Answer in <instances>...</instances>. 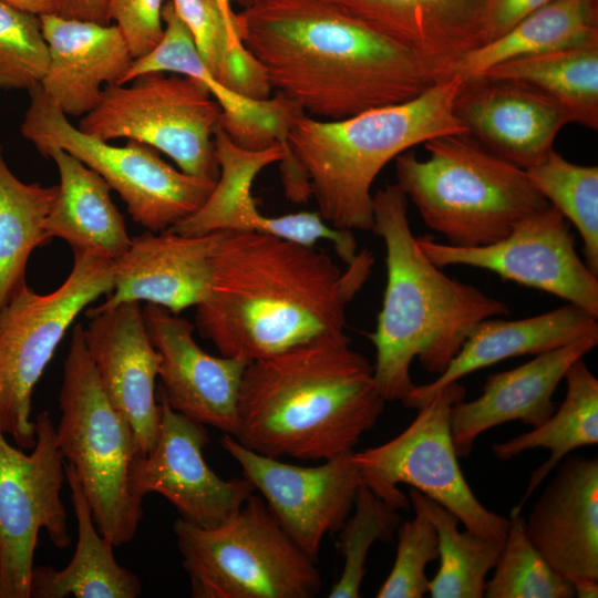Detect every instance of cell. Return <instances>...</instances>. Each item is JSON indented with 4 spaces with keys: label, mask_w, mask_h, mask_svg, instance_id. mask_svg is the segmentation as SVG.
<instances>
[{
    "label": "cell",
    "mask_w": 598,
    "mask_h": 598,
    "mask_svg": "<svg viewBox=\"0 0 598 598\" xmlns=\"http://www.w3.org/2000/svg\"><path fill=\"white\" fill-rule=\"evenodd\" d=\"M597 333V317L569 302L524 319H485L473 329L446 369L434 381L415 385L403 405L419 409L441 388L477 370L508 358L536 355Z\"/></svg>",
    "instance_id": "4316f807"
},
{
    "label": "cell",
    "mask_w": 598,
    "mask_h": 598,
    "mask_svg": "<svg viewBox=\"0 0 598 598\" xmlns=\"http://www.w3.org/2000/svg\"><path fill=\"white\" fill-rule=\"evenodd\" d=\"M58 186L27 184L9 168L0 145V309L23 286L33 250L50 239L45 220Z\"/></svg>",
    "instance_id": "d6a6232c"
},
{
    "label": "cell",
    "mask_w": 598,
    "mask_h": 598,
    "mask_svg": "<svg viewBox=\"0 0 598 598\" xmlns=\"http://www.w3.org/2000/svg\"><path fill=\"white\" fill-rule=\"evenodd\" d=\"M221 109L198 81L166 72L104 87L78 127L103 141L126 138L158 150L189 175L217 181L214 133Z\"/></svg>",
    "instance_id": "7c38bea8"
},
{
    "label": "cell",
    "mask_w": 598,
    "mask_h": 598,
    "mask_svg": "<svg viewBox=\"0 0 598 598\" xmlns=\"http://www.w3.org/2000/svg\"><path fill=\"white\" fill-rule=\"evenodd\" d=\"M146 330L159 354L162 395L177 413L234 435L237 405L247 362L212 355L195 341V326L169 310L147 303Z\"/></svg>",
    "instance_id": "e0dca14e"
},
{
    "label": "cell",
    "mask_w": 598,
    "mask_h": 598,
    "mask_svg": "<svg viewBox=\"0 0 598 598\" xmlns=\"http://www.w3.org/2000/svg\"><path fill=\"white\" fill-rule=\"evenodd\" d=\"M22 136L43 154L61 148L97 173L126 205L132 220L146 230H168L200 208L216 181L197 177L166 163L154 148L133 141L124 146L82 132L45 95L28 91Z\"/></svg>",
    "instance_id": "30bf717a"
},
{
    "label": "cell",
    "mask_w": 598,
    "mask_h": 598,
    "mask_svg": "<svg viewBox=\"0 0 598 598\" xmlns=\"http://www.w3.org/2000/svg\"><path fill=\"white\" fill-rule=\"evenodd\" d=\"M395 158L396 185L424 224L455 247L487 246L550 205L524 169L484 148L468 134L444 135Z\"/></svg>",
    "instance_id": "8992f818"
},
{
    "label": "cell",
    "mask_w": 598,
    "mask_h": 598,
    "mask_svg": "<svg viewBox=\"0 0 598 598\" xmlns=\"http://www.w3.org/2000/svg\"><path fill=\"white\" fill-rule=\"evenodd\" d=\"M411 505L420 508L434 525L439 539L440 567L429 580L432 598H482L486 577L494 568L503 542L460 532L458 517L415 488L409 491Z\"/></svg>",
    "instance_id": "836d02e7"
},
{
    "label": "cell",
    "mask_w": 598,
    "mask_h": 598,
    "mask_svg": "<svg viewBox=\"0 0 598 598\" xmlns=\"http://www.w3.org/2000/svg\"><path fill=\"white\" fill-rule=\"evenodd\" d=\"M350 14L412 53L434 83L482 44L485 0H339Z\"/></svg>",
    "instance_id": "603a6c76"
},
{
    "label": "cell",
    "mask_w": 598,
    "mask_h": 598,
    "mask_svg": "<svg viewBox=\"0 0 598 598\" xmlns=\"http://www.w3.org/2000/svg\"><path fill=\"white\" fill-rule=\"evenodd\" d=\"M114 288V261L73 252L66 279L49 293L23 286L0 309V429L18 447L35 444L32 394L78 316Z\"/></svg>",
    "instance_id": "9c48e42d"
},
{
    "label": "cell",
    "mask_w": 598,
    "mask_h": 598,
    "mask_svg": "<svg viewBox=\"0 0 598 598\" xmlns=\"http://www.w3.org/2000/svg\"><path fill=\"white\" fill-rule=\"evenodd\" d=\"M372 231L384 241L386 283L375 330L374 382L385 401L406 400L414 389L410 369L441 374L483 320L509 313L501 300L445 275L420 249L401 188L373 194Z\"/></svg>",
    "instance_id": "277c9868"
},
{
    "label": "cell",
    "mask_w": 598,
    "mask_h": 598,
    "mask_svg": "<svg viewBox=\"0 0 598 598\" xmlns=\"http://www.w3.org/2000/svg\"><path fill=\"white\" fill-rule=\"evenodd\" d=\"M367 249L341 270L315 247L247 230H223L196 327L221 355L247 363L343 334L346 310L371 275Z\"/></svg>",
    "instance_id": "6da1fadb"
},
{
    "label": "cell",
    "mask_w": 598,
    "mask_h": 598,
    "mask_svg": "<svg viewBox=\"0 0 598 598\" xmlns=\"http://www.w3.org/2000/svg\"><path fill=\"white\" fill-rule=\"evenodd\" d=\"M458 75L430 85L420 95L336 121L306 114L291 124L288 156L306 173L318 213L331 226L372 230V185L392 159L425 142L468 134L454 113Z\"/></svg>",
    "instance_id": "5b68a950"
},
{
    "label": "cell",
    "mask_w": 598,
    "mask_h": 598,
    "mask_svg": "<svg viewBox=\"0 0 598 598\" xmlns=\"http://www.w3.org/2000/svg\"><path fill=\"white\" fill-rule=\"evenodd\" d=\"M216 2L230 29L238 34L236 27V16L231 8V0H216Z\"/></svg>",
    "instance_id": "bcb514c9"
},
{
    "label": "cell",
    "mask_w": 598,
    "mask_h": 598,
    "mask_svg": "<svg viewBox=\"0 0 598 598\" xmlns=\"http://www.w3.org/2000/svg\"><path fill=\"white\" fill-rule=\"evenodd\" d=\"M411 520L398 528V548L392 569L377 592L378 598H421L429 591L425 569L439 558L434 525L417 507Z\"/></svg>",
    "instance_id": "ab89813d"
},
{
    "label": "cell",
    "mask_w": 598,
    "mask_h": 598,
    "mask_svg": "<svg viewBox=\"0 0 598 598\" xmlns=\"http://www.w3.org/2000/svg\"><path fill=\"white\" fill-rule=\"evenodd\" d=\"M214 147L219 175L213 190L198 210L169 230L188 236L247 230L303 244L311 227L305 212L267 216L260 213L251 196L256 176L268 165L286 158L287 145L276 143L260 151L245 150L235 144L218 124Z\"/></svg>",
    "instance_id": "484cf974"
},
{
    "label": "cell",
    "mask_w": 598,
    "mask_h": 598,
    "mask_svg": "<svg viewBox=\"0 0 598 598\" xmlns=\"http://www.w3.org/2000/svg\"><path fill=\"white\" fill-rule=\"evenodd\" d=\"M173 532L193 597L311 598L322 587L316 559L296 545L255 494L217 526L178 518Z\"/></svg>",
    "instance_id": "ba28073f"
},
{
    "label": "cell",
    "mask_w": 598,
    "mask_h": 598,
    "mask_svg": "<svg viewBox=\"0 0 598 598\" xmlns=\"http://www.w3.org/2000/svg\"><path fill=\"white\" fill-rule=\"evenodd\" d=\"M65 481L78 525V543L71 561L62 569L33 566L32 598H136L138 577L115 559L113 545L97 530L92 509L74 468L65 462Z\"/></svg>",
    "instance_id": "f1b7e54d"
},
{
    "label": "cell",
    "mask_w": 598,
    "mask_h": 598,
    "mask_svg": "<svg viewBox=\"0 0 598 598\" xmlns=\"http://www.w3.org/2000/svg\"><path fill=\"white\" fill-rule=\"evenodd\" d=\"M159 432L146 455H136L130 472L133 495L148 493L167 498L181 518L202 526H217L235 515L255 493L243 478L223 480L207 465L203 450L209 442L205 425L174 411L158 394Z\"/></svg>",
    "instance_id": "2e32d148"
},
{
    "label": "cell",
    "mask_w": 598,
    "mask_h": 598,
    "mask_svg": "<svg viewBox=\"0 0 598 598\" xmlns=\"http://www.w3.org/2000/svg\"><path fill=\"white\" fill-rule=\"evenodd\" d=\"M478 78L533 85L558 102L571 123L598 128V44L517 58Z\"/></svg>",
    "instance_id": "1f68e13d"
},
{
    "label": "cell",
    "mask_w": 598,
    "mask_h": 598,
    "mask_svg": "<svg viewBox=\"0 0 598 598\" xmlns=\"http://www.w3.org/2000/svg\"><path fill=\"white\" fill-rule=\"evenodd\" d=\"M86 317L84 342L99 380L130 423L137 454L146 455L161 424L155 392L159 354L146 330L141 302H123Z\"/></svg>",
    "instance_id": "ac0fdd59"
},
{
    "label": "cell",
    "mask_w": 598,
    "mask_h": 598,
    "mask_svg": "<svg viewBox=\"0 0 598 598\" xmlns=\"http://www.w3.org/2000/svg\"><path fill=\"white\" fill-rule=\"evenodd\" d=\"M353 507V515L347 518L339 530L343 567L338 581L329 591V598L360 596L371 546L378 540L391 542L401 524L399 509L386 504L363 482L358 488Z\"/></svg>",
    "instance_id": "74e56055"
},
{
    "label": "cell",
    "mask_w": 598,
    "mask_h": 598,
    "mask_svg": "<svg viewBox=\"0 0 598 598\" xmlns=\"http://www.w3.org/2000/svg\"><path fill=\"white\" fill-rule=\"evenodd\" d=\"M189 30L207 69L224 85L245 96L265 100L272 91L255 58L230 29L216 0H172Z\"/></svg>",
    "instance_id": "e575fe53"
},
{
    "label": "cell",
    "mask_w": 598,
    "mask_h": 598,
    "mask_svg": "<svg viewBox=\"0 0 598 598\" xmlns=\"http://www.w3.org/2000/svg\"><path fill=\"white\" fill-rule=\"evenodd\" d=\"M60 16L110 24L109 0H60Z\"/></svg>",
    "instance_id": "7bdbcfd3"
},
{
    "label": "cell",
    "mask_w": 598,
    "mask_h": 598,
    "mask_svg": "<svg viewBox=\"0 0 598 598\" xmlns=\"http://www.w3.org/2000/svg\"><path fill=\"white\" fill-rule=\"evenodd\" d=\"M535 502L525 529L561 576L598 580V460L566 456Z\"/></svg>",
    "instance_id": "7402d4cb"
},
{
    "label": "cell",
    "mask_w": 598,
    "mask_h": 598,
    "mask_svg": "<svg viewBox=\"0 0 598 598\" xmlns=\"http://www.w3.org/2000/svg\"><path fill=\"white\" fill-rule=\"evenodd\" d=\"M83 333L78 322L63 363L56 443L82 484L97 530L121 546L134 538L143 516L142 501L130 486L137 447L130 423L99 380Z\"/></svg>",
    "instance_id": "52a82bcc"
},
{
    "label": "cell",
    "mask_w": 598,
    "mask_h": 598,
    "mask_svg": "<svg viewBox=\"0 0 598 598\" xmlns=\"http://www.w3.org/2000/svg\"><path fill=\"white\" fill-rule=\"evenodd\" d=\"M236 16L243 45L277 93L336 121L409 101L434 83L404 48L349 12L288 2Z\"/></svg>",
    "instance_id": "7a4b0ae2"
},
{
    "label": "cell",
    "mask_w": 598,
    "mask_h": 598,
    "mask_svg": "<svg viewBox=\"0 0 598 598\" xmlns=\"http://www.w3.org/2000/svg\"><path fill=\"white\" fill-rule=\"evenodd\" d=\"M223 230L188 236L173 230H145L131 239L114 260V288L105 300L87 308L99 312L123 302L155 305L179 313L209 293L213 256Z\"/></svg>",
    "instance_id": "ffe728a7"
},
{
    "label": "cell",
    "mask_w": 598,
    "mask_h": 598,
    "mask_svg": "<svg viewBox=\"0 0 598 598\" xmlns=\"http://www.w3.org/2000/svg\"><path fill=\"white\" fill-rule=\"evenodd\" d=\"M437 267L471 266L579 306L598 317V278L575 248L568 220L551 205L526 217L506 237L487 246L455 247L416 237Z\"/></svg>",
    "instance_id": "5bb4252c"
},
{
    "label": "cell",
    "mask_w": 598,
    "mask_h": 598,
    "mask_svg": "<svg viewBox=\"0 0 598 598\" xmlns=\"http://www.w3.org/2000/svg\"><path fill=\"white\" fill-rule=\"evenodd\" d=\"M556 0H485L482 13V44L492 41L530 13Z\"/></svg>",
    "instance_id": "b9f144b4"
},
{
    "label": "cell",
    "mask_w": 598,
    "mask_h": 598,
    "mask_svg": "<svg viewBox=\"0 0 598 598\" xmlns=\"http://www.w3.org/2000/svg\"><path fill=\"white\" fill-rule=\"evenodd\" d=\"M385 402L348 336L322 337L247 364L233 436L269 457L328 461L353 451Z\"/></svg>",
    "instance_id": "3957f363"
},
{
    "label": "cell",
    "mask_w": 598,
    "mask_h": 598,
    "mask_svg": "<svg viewBox=\"0 0 598 598\" xmlns=\"http://www.w3.org/2000/svg\"><path fill=\"white\" fill-rule=\"evenodd\" d=\"M465 393L458 381L441 388L417 409L416 417L398 436L353 451L351 458L362 482L390 506L409 507V497L398 488L399 484H406L455 514L467 530L504 542L509 518L488 511L476 498L453 444L450 413Z\"/></svg>",
    "instance_id": "8fae6325"
},
{
    "label": "cell",
    "mask_w": 598,
    "mask_h": 598,
    "mask_svg": "<svg viewBox=\"0 0 598 598\" xmlns=\"http://www.w3.org/2000/svg\"><path fill=\"white\" fill-rule=\"evenodd\" d=\"M34 424L30 454L13 447L0 429V598H30L41 529L60 549L72 540L61 499L65 462L50 412H40Z\"/></svg>",
    "instance_id": "4fadbf2b"
},
{
    "label": "cell",
    "mask_w": 598,
    "mask_h": 598,
    "mask_svg": "<svg viewBox=\"0 0 598 598\" xmlns=\"http://www.w3.org/2000/svg\"><path fill=\"white\" fill-rule=\"evenodd\" d=\"M525 173L536 190L577 228L585 262L598 275V166L571 163L553 148Z\"/></svg>",
    "instance_id": "d590c367"
},
{
    "label": "cell",
    "mask_w": 598,
    "mask_h": 598,
    "mask_svg": "<svg viewBox=\"0 0 598 598\" xmlns=\"http://www.w3.org/2000/svg\"><path fill=\"white\" fill-rule=\"evenodd\" d=\"M493 576L486 580L487 598H571L569 579L557 573L530 542L520 511L513 507Z\"/></svg>",
    "instance_id": "8d00e7d4"
},
{
    "label": "cell",
    "mask_w": 598,
    "mask_h": 598,
    "mask_svg": "<svg viewBox=\"0 0 598 598\" xmlns=\"http://www.w3.org/2000/svg\"><path fill=\"white\" fill-rule=\"evenodd\" d=\"M564 379L567 384L565 399L543 424L492 447L494 456L501 461L537 447L550 452L549 457L530 473L526 491L514 506L517 511H522L534 491L571 451L598 443L597 378L581 358L569 367Z\"/></svg>",
    "instance_id": "4dcf8cb0"
},
{
    "label": "cell",
    "mask_w": 598,
    "mask_h": 598,
    "mask_svg": "<svg viewBox=\"0 0 598 598\" xmlns=\"http://www.w3.org/2000/svg\"><path fill=\"white\" fill-rule=\"evenodd\" d=\"M220 444L285 533L316 559L323 538L339 532L349 517L362 483L353 451L318 466H299L256 453L229 434L224 433Z\"/></svg>",
    "instance_id": "9a60e30c"
},
{
    "label": "cell",
    "mask_w": 598,
    "mask_h": 598,
    "mask_svg": "<svg viewBox=\"0 0 598 598\" xmlns=\"http://www.w3.org/2000/svg\"><path fill=\"white\" fill-rule=\"evenodd\" d=\"M48 63L39 16L0 0V90L40 85Z\"/></svg>",
    "instance_id": "f35d334b"
},
{
    "label": "cell",
    "mask_w": 598,
    "mask_h": 598,
    "mask_svg": "<svg viewBox=\"0 0 598 598\" xmlns=\"http://www.w3.org/2000/svg\"><path fill=\"white\" fill-rule=\"evenodd\" d=\"M164 33L147 54L135 59L122 78L125 84L151 72L176 73L202 83L221 109L219 126L238 146L260 151L286 144L292 122L303 112L283 94L257 100L235 92L218 81L202 60L194 39L172 1L163 7Z\"/></svg>",
    "instance_id": "44dd1931"
},
{
    "label": "cell",
    "mask_w": 598,
    "mask_h": 598,
    "mask_svg": "<svg viewBox=\"0 0 598 598\" xmlns=\"http://www.w3.org/2000/svg\"><path fill=\"white\" fill-rule=\"evenodd\" d=\"M592 44H598L594 1L556 0L468 52L454 75L471 80L509 60Z\"/></svg>",
    "instance_id": "f546056e"
},
{
    "label": "cell",
    "mask_w": 598,
    "mask_h": 598,
    "mask_svg": "<svg viewBox=\"0 0 598 598\" xmlns=\"http://www.w3.org/2000/svg\"><path fill=\"white\" fill-rule=\"evenodd\" d=\"M35 16L59 14L60 0H1Z\"/></svg>",
    "instance_id": "ee69618b"
},
{
    "label": "cell",
    "mask_w": 598,
    "mask_h": 598,
    "mask_svg": "<svg viewBox=\"0 0 598 598\" xmlns=\"http://www.w3.org/2000/svg\"><path fill=\"white\" fill-rule=\"evenodd\" d=\"M49 63L40 83L66 116H84L105 86L118 84L134 59L115 24L40 16Z\"/></svg>",
    "instance_id": "d4e9b609"
},
{
    "label": "cell",
    "mask_w": 598,
    "mask_h": 598,
    "mask_svg": "<svg viewBox=\"0 0 598 598\" xmlns=\"http://www.w3.org/2000/svg\"><path fill=\"white\" fill-rule=\"evenodd\" d=\"M598 343V333L560 348L536 354L514 369L487 377L482 394L473 401L456 402L450 413L455 452L466 457L485 431L511 421L533 427L543 424L556 410L553 394L569 367Z\"/></svg>",
    "instance_id": "cb8c5ba5"
},
{
    "label": "cell",
    "mask_w": 598,
    "mask_h": 598,
    "mask_svg": "<svg viewBox=\"0 0 598 598\" xmlns=\"http://www.w3.org/2000/svg\"><path fill=\"white\" fill-rule=\"evenodd\" d=\"M454 113L484 148L524 171L551 151L556 135L571 123L537 87L487 78L463 80Z\"/></svg>",
    "instance_id": "d6986e66"
},
{
    "label": "cell",
    "mask_w": 598,
    "mask_h": 598,
    "mask_svg": "<svg viewBox=\"0 0 598 598\" xmlns=\"http://www.w3.org/2000/svg\"><path fill=\"white\" fill-rule=\"evenodd\" d=\"M164 4L165 0H109L110 19L115 21L134 60L161 41Z\"/></svg>",
    "instance_id": "60d3db41"
},
{
    "label": "cell",
    "mask_w": 598,
    "mask_h": 598,
    "mask_svg": "<svg viewBox=\"0 0 598 598\" xmlns=\"http://www.w3.org/2000/svg\"><path fill=\"white\" fill-rule=\"evenodd\" d=\"M42 156L50 157L59 172L56 196L45 220L49 239L64 240L73 252L113 261L121 257L132 238L106 182L61 148H48Z\"/></svg>",
    "instance_id": "83f0119b"
},
{
    "label": "cell",
    "mask_w": 598,
    "mask_h": 598,
    "mask_svg": "<svg viewBox=\"0 0 598 598\" xmlns=\"http://www.w3.org/2000/svg\"><path fill=\"white\" fill-rule=\"evenodd\" d=\"M574 594L578 598L598 597V580L590 578H579L571 580Z\"/></svg>",
    "instance_id": "f6af8a7d"
}]
</instances>
